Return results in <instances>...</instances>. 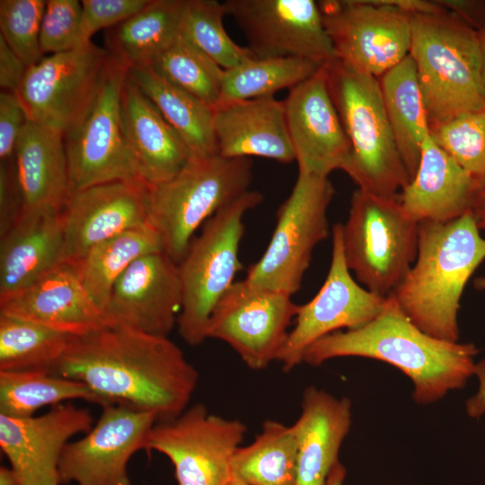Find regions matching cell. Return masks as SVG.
<instances>
[{
	"mask_svg": "<svg viewBox=\"0 0 485 485\" xmlns=\"http://www.w3.org/2000/svg\"><path fill=\"white\" fill-rule=\"evenodd\" d=\"M51 374L84 384L102 407L152 413L157 421L181 414L198 383L197 369L168 337L123 325L69 336Z\"/></svg>",
	"mask_w": 485,
	"mask_h": 485,
	"instance_id": "1",
	"label": "cell"
},
{
	"mask_svg": "<svg viewBox=\"0 0 485 485\" xmlns=\"http://www.w3.org/2000/svg\"><path fill=\"white\" fill-rule=\"evenodd\" d=\"M474 343L442 340L418 328L392 296L366 324L338 331L313 343L303 363L318 366L337 357H359L385 362L413 384L412 398L420 405L434 403L449 392L463 388L474 375Z\"/></svg>",
	"mask_w": 485,
	"mask_h": 485,
	"instance_id": "2",
	"label": "cell"
},
{
	"mask_svg": "<svg viewBox=\"0 0 485 485\" xmlns=\"http://www.w3.org/2000/svg\"><path fill=\"white\" fill-rule=\"evenodd\" d=\"M485 260V238L472 211L419 226L416 260L392 296L428 335L458 342V312L468 281Z\"/></svg>",
	"mask_w": 485,
	"mask_h": 485,
	"instance_id": "3",
	"label": "cell"
},
{
	"mask_svg": "<svg viewBox=\"0 0 485 485\" xmlns=\"http://www.w3.org/2000/svg\"><path fill=\"white\" fill-rule=\"evenodd\" d=\"M410 20V56L430 127L485 107L477 31L448 11Z\"/></svg>",
	"mask_w": 485,
	"mask_h": 485,
	"instance_id": "4",
	"label": "cell"
},
{
	"mask_svg": "<svg viewBox=\"0 0 485 485\" xmlns=\"http://www.w3.org/2000/svg\"><path fill=\"white\" fill-rule=\"evenodd\" d=\"M326 67L330 93L351 147L343 172L359 190L398 197L410 179L387 119L379 79L338 59Z\"/></svg>",
	"mask_w": 485,
	"mask_h": 485,
	"instance_id": "5",
	"label": "cell"
},
{
	"mask_svg": "<svg viewBox=\"0 0 485 485\" xmlns=\"http://www.w3.org/2000/svg\"><path fill=\"white\" fill-rule=\"evenodd\" d=\"M251 181L250 158L216 154L193 158L172 179L147 185V223L159 234L163 251L178 264L196 231L248 191Z\"/></svg>",
	"mask_w": 485,
	"mask_h": 485,
	"instance_id": "6",
	"label": "cell"
},
{
	"mask_svg": "<svg viewBox=\"0 0 485 485\" xmlns=\"http://www.w3.org/2000/svg\"><path fill=\"white\" fill-rule=\"evenodd\" d=\"M263 199L260 192L249 190L217 211L203 225L178 263L182 303L177 326L187 344L198 346L207 339L210 315L242 269L239 248L244 234L243 217Z\"/></svg>",
	"mask_w": 485,
	"mask_h": 485,
	"instance_id": "7",
	"label": "cell"
},
{
	"mask_svg": "<svg viewBox=\"0 0 485 485\" xmlns=\"http://www.w3.org/2000/svg\"><path fill=\"white\" fill-rule=\"evenodd\" d=\"M419 226L404 213L398 197L357 189L341 224L345 261L356 279L372 293L392 295L416 260Z\"/></svg>",
	"mask_w": 485,
	"mask_h": 485,
	"instance_id": "8",
	"label": "cell"
},
{
	"mask_svg": "<svg viewBox=\"0 0 485 485\" xmlns=\"http://www.w3.org/2000/svg\"><path fill=\"white\" fill-rule=\"evenodd\" d=\"M334 194L329 177L298 172L290 195L278 209L269 242L245 278L269 290L297 293L314 248L330 234L327 211Z\"/></svg>",
	"mask_w": 485,
	"mask_h": 485,
	"instance_id": "9",
	"label": "cell"
},
{
	"mask_svg": "<svg viewBox=\"0 0 485 485\" xmlns=\"http://www.w3.org/2000/svg\"><path fill=\"white\" fill-rule=\"evenodd\" d=\"M128 73V68L110 55L94 99L64 134L71 193L114 181L140 180L122 120V91Z\"/></svg>",
	"mask_w": 485,
	"mask_h": 485,
	"instance_id": "10",
	"label": "cell"
},
{
	"mask_svg": "<svg viewBox=\"0 0 485 485\" xmlns=\"http://www.w3.org/2000/svg\"><path fill=\"white\" fill-rule=\"evenodd\" d=\"M336 58L376 78L410 54L411 14L386 0L319 1Z\"/></svg>",
	"mask_w": 485,
	"mask_h": 485,
	"instance_id": "11",
	"label": "cell"
},
{
	"mask_svg": "<svg viewBox=\"0 0 485 485\" xmlns=\"http://www.w3.org/2000/svg\"><path fill=\"white\" fill-rule=\"evenodd\" d=\"M246 431L241 420L211 414L197 403L173 419L157 421L146 451L169 458L178 485H229L232 459Z\"/></svg>",
	"mask_w": 485,
	"mask_h": 485,
	"instance_id": "12",
	"label": "cell"
},
{
	"mask_svg": "<svg viewBox=\"0 0 485 485\" xmlns=\"http://www.w3.org/2000/svg\"><path fill=\"white\" fill-rule=\"evenodd\" d=\"M109 59L106 48L90 42L29 66L16 93L28 119L64 135L94 99Z\"/></svg>",
	"mask_w": 485,
	"mask_h": 485,
	"instance_id": "13",
	"label": "cell"
},
{
	"mask_svg": "<svg viewBox=\"0 0 485 485\" xmlns=\"http://www.w3.org/2000/svg\"><path fill=\"white\" fill-rule=\"evenodd\" d=\"M292 295L235 281L215 306L207 338L228 344L252 370L277 361L299 304Z\"/></svg>",
	"mask_w": 485,
	"mask_h": 485,
	"instance_id": "14",
	"label": "cell"
},
{
	"mask_svg": "<svg viewBox=\"0 0 485 485\" xmlns=\"http://www.w3.org/2000/svg\"><path fill=\"white\" fill-rule=\"evenodd\" d=\"M332 253L324 283L309 302L299 304L295 326L279 352L278 361L285 372L303 363L306 349L332 332L359 328L384 309L387 297L359 285L351 276L342 249L341 224L331 230Z\"/></svg>",
	"mask_w": 485,
	"mask_h": 485,
	"instance_id": "15",
	"label": "cell"
},
{
	"mask_svg": "<svg viewBox=\"0 0 485 485\" xmlns=\"http://www.w3.org/2000/svg\"><path fill=\"white\" fill-rule=\"evenodd\" d=\"M255 57H302L322 65L336 55L313 0H226Z\"/></svg>",
	"mask_w": 485,
	"mask_h": 485,
	"instance_id": "16",
	"label": "cell"
},
{
	"mask_svg": "<svg viewBox=\"0 0 485 485\" xmlns=\"http://www.w3.org/2000/svg\"><path fill=\"white\" fill-rule=\"evenodd\" d=\"M156 422L152 413L102 407L96 424L83 437L65 445L58 464L60 483L132 485L128 463L135 453L146 450Z\"/></svg>",
	"mask_w": 485,
	"mask_h": 485,
	"instance_id": "17",
	"label": "cell"
},
{
	"mask_svg": "<svg viewBox=\"0 0 485 485\" xmlns=\"http://www.w3.org/2000/svg\"><path fill=\"white\" fill-rule=\"evenodd\" d=\"M283 101L298 172L329 177L343 171L351 147L330 93L326 64L288 90Z\"/></svg>",
	"mask_w": 485,
	"mask_h": 485,
	"instance_id": "18",
	"label": "cell"
},
{
	"mask_svg": "<svg viewBox=\"0 0 485 485\" xmlns=\"http://www.w3.org/2000/svg\"><path fill=\"white\" fill-rule=\"evenodd\" d=\"M181 303L178 264L164 251H154L136 260L118 278L104 314L109 325L168 337Z\"/></svg>",
	"mask_w": 485,
	"mask_h": 485,
	"instance_id": "19",
	"label": "cell"
},
{
	"mask_svg": "<svg viewBox=\"0 0 485 485\" xmlns=\"http://www.w3.org/2000/svg\"><path fill=\"white\" fill-rule=\"evenodd\" d=\"M60 217L65 261L75 262L102 242L147 223V184L114 181L72 192Z\"/></svg>",
	"mask_w": 485,
	"mask_h": 485,
	"instance_id": "20",
	"label": "cell"
},
{
	"mask_svg": "<svg viewBox=\"0 0 485 485\" xmlns=\"http://www.w3.org/2000/svg\"><path fill=\"white\" fill-rule=\"evenodd\" d=\"M86 409L62 403L40 415H0V447L20 485H60L58 464L68 440L93 427Z\"/></svg>",
	"mask_w": 485,
	"mask_h": 485,
	"instance_id": "21",
	"label": "cell"
},
{
	"mask_svg": "<svg viewBox=\"0 0 485 485\" xmlns=\"http://www.w3.org/2000/svg\"><path fill=\"white\" fill-rule=\"evenodd\" d=\"M0 313L33 322L68 336L109 325L75 267L63 261L32 285L0 303Z\"/></svg>",
	"mask_w": 485,
	"mask_h": 485,
	"instance_id": "22",
	"label": "cell"
},
{
	"mask_svg": "<svg viewBox=\"0 0 485 485\" xmlns=\"http://www.w3.org/2000/svg\"><path fill=\"white\" fill-rule=\"evenodd\" d=\"M213 127L223 157L295 161L284 101L273 96L219 103L214 108Z\"/></svg>",
	"mask_w": 485,
	"mask_h": 485,
	"instance_id": "23",
	"label": "cell"
},
{
	"mask_svg": "<svg viewBox=\"0 0 485 485\" xmlns=\"http://www.w3.org/2000/svg\"><path fill=\"white\" fill-rule=\"evenodd\" d=\"M479 188L429 135L412 180L398 195L404 213L419 223H445L472 211Z\"/></svg>",
	"mask_w": 485,
	"mask_h": 485,
	"instance_id": "24",
	"label": "cell"
},
{
	"mask_svg": "<svg viewBox=\"0 0 485 485\" xmlns=\"http://www.w3.org/2000/svg\"><path fill=\"white\" fill-rule=\"evenodd\" d=\"M121 110L128 146L137 176L146 184L172 179L192 159L182 137L128 76Z\"/></svg>",
	"mask_w": 485,
	"mask_h": 485,
	"instance_id": "25",
	"label": "cell"
},
{
	"mask_svg": "<svg viewBox=\"0 0 485 485\" xmlns=\"http://www.w3.org/2000/svg\"><path fill=\"white\" fill-rule=\"evenodd\" d=\"M0 236V303L65 261L60 211H22Z\"/></svg>",
	"mask_w": 485,
	"mask_h": 485,
	"instance_id": "26",
	"label": "cell"
},
{
	"mask_svg": "<svg viewBox=\"0 0 485 485\" xmlns=\"http://www.w3.org/2000/svg\"><path fill=\"white\" fill-rule=\"evenodd\" d=\"M301 409L292 425L298 450L296 485H326L351 427L352 404L347 397L308 386Z\"/></svg>",
	"mask_w": 485,
	"mask_h": 485,
	"instance_id": "27",
	"label": "cell"
},
{
	"mask_svg": "<svg viewBox=\"0 0 485 485\" xmlns=\"http://www.w3.org/2000/svg\"><path fill=\"white\" fill-rule=\"evenodd\" d=\"M14 161L22 211H61L71 193L64 135L28 119Z\"/></svg>",
	"mask_w": 485,
	"mask_h": 485,
	"instance_id": "28",
	"label": "cell"
},
{
	"mask_svg": "<svg viewBox=\"0 0 485 485\" xmlns=\"http://www.w3.org/2000/svg\"><path fill=\"white\" fill-rule=\"evenodd\" d=\"M383 102L401 158L410 176L414 177L430 124L411 57L379 78Z\"/></svg>",
	"mask_w": 485,
	"mask_h": 485,
	"instance_id": "29",
	"label": "cell"
},
{
	"mask_svg": "<svg viewBox=\"0 0 485 485\" xmlns=\"http://www.w3.org/2000/svg\"><path fill=\"white\" fill-rule=\"evenodd\" d=\"M184 0H149L139 12L107 30L109 54L126 67L147 66L180 36Z\"/></svg>",
	"mask_w": 485,
	"mask_h": 485,
	"instance_id": "30",
	"label": "cell"
},
{
	"mask_svg": "<svg viewBox=\"0 0 485 485\" xmlns=\"http://www.w3.org/2000/svg\"><path fill=\"white\" fill-rule=\"evenodd\" d=\"M128 76L182 137L192 159L218 154L214 108L173 85L149 66L129 68Z\"/></svg>",
	"mask_w": 485,
	"mask_h": 485,
	"instance_id": "31",
	"label": "cell"
},
{
	"mask_svg": "<svg viewBox=\"0 0 485 485\" xmlns=\"http://www.w3.org/2000/svg\"><path fill=\"white\" fill-rule=\"evenodd\" d=\"M154 251H163L162 242L154 227L146 223L102 242L71 263L104 313L118 278L136 260Z\"/></svg>",
	"mask_w": 485,
	"mask_h": 485,
	"instance_id": "32",
	"label": "cell"
},
{
	"mask_svg": "<svg viewBox=\"0 0 485 485\" xmlns=\"http://www.w3.org/2000/svg\"><path fill=\"white\" fill-rule=\"evenodd\" d=\"M298 450L292 426L268 419L248 445L240 446L232 476L247 485H296Z\"/></svg>",
	"mask_w": 485,
	"mask_h": 485,
	"instance_id": "33",
	"label": "cell"
},
{
	"mask_svg": "<svg viewBox=\"0 0 485 485\" xmlns=\"http://www.w3.org/2000/svg\"><path fill=\"white\" fill-rule=\"evenodd\" d=\"M72 400L102 407L100 398L79 381L47 371H0V415L28 419L42 407Z\"/></svg>",
	"mask_w": 485,
	"mask_h": 485,
	"instance_id": "34",
	"label": "cell"
},
{
	"mask_svg": "<svg viewBox=\"0 0 485 485\" xmlns=\"http://www.w3.org/2000/svg\"><path fill=\"white\" fill-rule=\"evenodd\" d=\"M322 66L302 57H253L225 70L220 103L273 96L305 81Z\"/></svg>",
	"mask_w": 485,
	"mask_h": 485,
	"instance_id": "35",
	"label": "cell"
},
{
	"mask_svg": "<svg viewBox=\"0 0 485 485\" xmlns=\"http://www.w3.org/2000/svg\"><path fill=\"white\" fill-rule=\"evenodd\" d=\"M68 335L0 313V371H47L66 350Z\"/></svg>",
	"mask_w": 485,
	"mask_h": 485,
	"instance_id": "36",
	"label": "cell"
},
{
	"mask_svg": "<svg viewBox=\"0 0 485 485\" xmlns=\"http://www.w3.org/2000/svg\"><path fill=\"white\" fill-rule=\"evenodd\" d=\"M149 66L210 107L220 103L225 69L181 34Z\"/></svg>",
	"mask_w": 485,
	"mask_h": 485,
	"instance_id": "37",
	"label": "cell"
},
{
	"mask_svg": "<svg viewBox=\"0 0 485 485\" xmlns=\"http://www.w3.org/2000/svg\"><path fill=\"white\" fill-rule=\"evenodd\" d=\"M225 6L216 0H184L180 34L223 69L234 67L254 55L235 43L224 28Z\"/></svg>",
	"mask_w": 485,
	"mask_h": 485,
	"instance_id": "38",
	"label": "cell"
},
{
	"mask_svg": "<svg viewBox=\"0 0 485 485\" xmlns=\"http://www.w3.org/2000/svg\"><path fill=\"white\" fill-rule=\"evenodd\" d=\"M430 136L472 176L479 190L485 186V107L430 127Z\"/></svg>",
	"mask_w": 485,
	"mask_h": 485,
	"instance_id": "39",
	"label": "cell"
},
{
	"mask_svg": "<svg viewBox=\"0 0 485 485\" xmlns=\"http://www.w3.org/2000/svg\"><path fill=\"white\" fill-rule=\"evenodd\" d=\"M46 2L0 1V36L28 66L45 57L40 48V32Z\"/></svg>",
	"mask_w": 485,
	"mask_h": 485,
	"instance_id": "40",
	"label": "cell"
},
{
	"mask_svg": "<svg viewBox=\"0 0 485 485\" xmlns=\"http://www.w3.org/2000/svg\"><path fill=\"white\" fill-rule=\"evenodd\" d=\"M82 3L48 0L42 15L40 42L45 56L68 51L81 45Z\"/></svg>",
	"mask_w": 485,
	"mask_h": 485,
	"instance_id": "41",
	"label": "cell"
},
{
	"mask_svg": "<svg viewBox=\"0 0 485 485\" xmlns=\"http://www.w3.org/2000/svg\"><path fill=\"white\" fill-rule=\"evenodd\" d=\"M149 0H83L81 16V45L92 42L100 30H110L131 17Z\"/></svg>",
	"mask_w": 485,
	"mask_h": 485,
	"instance_id": "42",
	"label": "cell"
},
{
	"mask_svg": "<svg viewBox=\"0 0 485 485\" xmlns=\"http://www.w3.org/2000/svg\"><path fill=\"white\" fill-rule=\"evenodd\" d=\"M28 121L16 93L0 92V161L14 157L21 133Z\"/></svg>",
	"mask_w": 485,
	"mask_h": 485,
	"instance_id": "43",
	"label": "cell"
},
{
	"mask_svg": "<svg viewBox=\"0 0 485 485\" xmlns=\"http://www.w3.org/2000/svg\"><path fill=\"white\" fill-rule=\"evenodd\" d=\"M22 207V196L13 157L0 162V234L19 217Z\"/></svg>",
	"mask_w": 485,
	"mask_h": 485,
	"instance_id": "44",
	"label": "cell"
},
{
	"mask_svg": "<svg viewBox=\"0 0 485 485\" xmlns=\"http://www.w3.org/2000/svg\"><path fill=\"white\" fill-rule=\"evenodd\" d=\"M28 66L0 36L1 91L17 93L28 70Z\"/></svg>",
	"mask_w": 485,
	"mask_h": 485,
	"instance_id": "45",
	"label": "cell"
},
{
	"mask_svg": "<svg viewBox=\"0 0 485 485\" xmlns=\"http://www.w3.org/2000/svg\"><path fill=\"white\" fill-rule=\"evenodd\" d=\"M449 13L475 31L485 27L484 0H437Z\"/></svg>",
	"mask_w": 485,
	"mask_h": 485,
	"instance_id": "46",
	"label": "cell"
},
{
	"mask_svg": "<svg viewBox=\"0 0 485 485\" xmlns=\"http://www.w3.org/2000/svg\"><path fill=\"white\" fill-rule=\"evenodd\" d=\"M479 388L476 393L465 401V410L469 417L478 419L485 415V358L477 362L474 371Z\"/></svg>",
	"mask_w": 485,
	"mask_h": 485,
	"instance_id": "47",
	"label": "cell"
},
{
	"mask_svg": "<svg viewBox=\"0 0 485 485\" xmlns=\"http://www.w3.org/2000/svg\"><path fill=\"white\" fill-rule=\"evenodd\" d=\"M472 214L481 231H485V186L481 188L475 198Z\"/></svg>",
	"mask_w": 485,
	"mask_h": 485,
	"instance_id": "48",
	"label": "cell"
},
{
	"mask_svg": "<svg viewBox=\"0 0 485 485\" xmlns=\"http://www.w3.org/2000/svg\"><path fill=\"white\" fill-rule=\"evenodd\" d=\"M346 468L340 462L331 471L326 485H345Z\"/></svg>",
	"mask_w": 485,
	"mask_h": 485,
	"instance_id": "49",
	"label": "cell"
},
{
	"mask_svg": "<svg viewBox=\"0 0 485 485\" xmlns=\"http://www.w3.org/2000/svg\"><path fill=\"white\" fill-rule=\"evenodd\" d=\"M477 38L481 59V76L485 88V27L477 31Z\"/></svg>",
	"mask_w": 485,
	"mask_h": 485,
	"instance_id": "50",
	"label": "cell"
},
{
	"mask_svg": "<svg viewBox=\"0 0 485 485\" xmlns=\"http://www.w3.org/2000/svg\"><path fill=\"white\" fill-rule=\"evenodd\" d=\"M0 485H20L19 481L11 467H0Z\"/></svg>",
	"mask_w": 485,
	"mask_h": 485,
	"instance_id": "51",
	"label": "cell"
},
{
	"mask_svg": "<svg viewBox=\"0 0 485 485\" xmlns=\"http://www.w3.org/2000/svg\"><path fill=\"white\" fill-rule=\"evenodd\" d=\"M475 289L485 291V276L478 277L473 280Z\"/></svg>",
	"mask_w": 485,
	"mask_h": 485,
	"instance_id": "52",
	"label": "cell"
},
{
	"mask_svg": "<svg viewBox=\"0 0 485 485\" xmlns=\"http://www.w3.org/2000/svg\"><path fill=\"white\" fill-rule=\"evenodd\" d=\"M229 485H247V484L243 483L242 481H241L240 480L236 478L232 477V480Z\"/></svg>",
	"mask_w": 485,
	"mask_h": 485,
	"instance_id": "53",
	"label": "cell"
}]
</instances>
